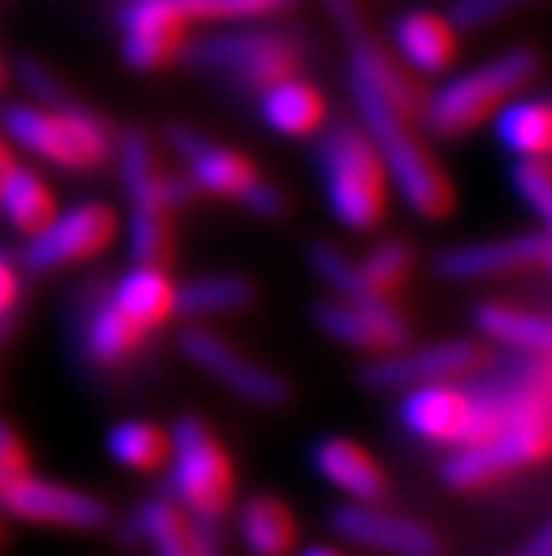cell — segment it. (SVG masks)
Returning a JSON list of instances; mask_svg holds the SVG:
<instances>
[{
	"label": "cell",
	"mask_w": 552,
	"mask_h": 556,
	"mask_svg": "<svg viewBox=\"0 0 552 556\" xmlns=\"http://www.w3.org/2000/svg\"><path fill=\"white\" fill-rule=\"evenodd\" d=\"M167 467L177 507L190 520L220 523L233 500V464L204 420L180 417L174 424Z\"/></svg>",
	"instance_id": "obj_7"
},
{
	"label": "cell",
	"mask_w": 552,
	"mask_h": 556,
	"mask_svg": "<svg viewBox=\"0 0 552 556\" xmlns=\"http://www.w3.org/2000/svg\"><path fill=\"white\" fill-rule=\"evenodd\" d=\"M30 457H27V446L17 437V430L0 417V473H14V470H27Z\"/></svg>",
	"instance_id": "obj_36"
},
{
	"label": "cell",
	"mask_w": 552,
	"mask_h": 556,
	"mask_svg": "<svg viewBox=\"0 0 552 556\" xmlns=\"http://www.w3.org/2000/svg\"><path fill=\"white\" fill-rule=\"evenodd\" d=\"M111 300L143 330H154V327H164L177 314V283L170 280L164 267L133 264V270H127L114 283Z\"/></svg>",
	"instance_id": "obj_22"
},
{
	"label": "cell",
	"mask_w": 552,
	"mask_h": 556,
	"mask_svg": "<svg viewBox=\"0 0 552 556\" xmlns=\"http://www.w3.org/2000/svg\"><path fill=\"white\" fill-rule=\"evenodd\" d=\"M333 530L346 540L386 556H439V536L410 517L380 510V503H346L333 514Z\"/></svg>",
	"instance_id": "obj_17"
},
{
	"label": "cell",
	"mask_w": 552,
	"mask_h": 556,
	"mask_svg": "<svg viewBox=\"0 0 552 556\" xmlns=\"http://www.w3.org/2000/svg\"><path fill=\"white\" fill-rule=\"evenodd\" d=\"M14 71H17L21 84L37 97V104H43V108H57V104H64V100H70L67 90H64V84L57 80V74L50 71L43 61H37V58H21Z\"/></svg>",
	"instance_id": "obj_35"
},
{
	"label": "cell",
	"mask_w": 552,
	"mask_h": 556,
	"mask_svg": "<svg viewBox=\"0 0 552 556\" xmlns=\"http://www.w3.org/2000/svg\"><path fill=\"white\" fill-rule=\"evenodd\" d=\"M11 320H14V317H0V346H4L8 337H11Z\"/></svg>",
	"instance_id": "obj_41"
},
{
	"label": "cell",
	"mask_w": 552,
	"mask_h": 556,
	"mask_svg": "<svg viewBox=\"0 0 552 556\" xmlns=\"http://www.w3.org/2000/svg\"><path fill=\"white\" fill-rule=\"evenodd\" d=\"M167 140L177 154L187 161L190 167V180L196 187V193H214V197H227V200H240L246 211H254L257 217H280L286 200L280 193L277 184H270L246 154L230 147L214 143L210 137H204L200 130L187 127V124H170L167 127Z\"/></svg>",
	"instance_id": "obj_8"
},
{
	"label": "cell",
	"mask_w": 552,
	"mask_h": 556,
	"mask_svg": "<svg viewBox=\"0 0 552 556\" xmlns=\"http://www.w3.org/2000/svg\"><path fill=\"white\" fill-rule=\"evenodd\" d=\"M107 453L127 470L154 473L170 460V433L146 420H120L107 433Z\"/></svg>",
	"instance_id": "obj_28"
},
{
	"label": "cell",
	"mask_w": 552,
	"mask_h": 556,
	"mask_svg": "<svg viewBox=\"0 0 552 556\" xmlns=\"http://www.w3.org/2000/svg\"><path fill=\"white\" fill-rule=\"evenodd\" d=\"M180 58L193 71L220 74L233 80L240 90L260 93L270 84L299 74V67L307 61V43L277 27H246L187 40Z\"/></svg>",
	"instance_id": "obj_6"
},
{
	"label": "cell",
	"mask_w": 552,
	"mask_h": 556,
	"mask_svg": "<svg viewBox=\"0 0 552 556\" xmlns=\"http://www.w3.org/2000/svg\"><path fill=\"white\" fill-rule=\"evenodd\" d=\"M0 214L8 217V224L17 233L34 237L50 220H54L57 200H54V193H50V187L43 184V177L34 167L14 161L4 184H0Z\"/></svg>",
	"instance_id": "obj_24"
},
{
	"label": "cell",
	"mask_w": 552,
	"mask_h": 556,
	"mask_svg": "<svg viewBox=\"0 0 552 556\" xmlns=\"http://www.w3.org/2000/svg\"><path fill=\"white\" fill-rule=\"evenodd\" d=\"M4 84H8V64H4V58H0V90H4Z\"/></svg>",
	"instance_id": "obj_42"
},
{
	"label": "cell",
	"mask_w": 552,
	"mask_h": 556,
	"mask_svg": "<svg viewBox=\"0 0 552 556\" xmlns=\"http://www.w3.org/2000/svg\"><path fill=\"white\" fill-rule=\"evenodd\" d=\"M14 167V157H11V147H8V140H4V134H0V184H4V177H8V170Z\"/></svg>",
	"instance_id": "obj_39"
},
{
	"label": "cell",
	"mask_w": 552,
	"mask_h": 556,
	"mask_svg": "<svg viewBox=\"0 0 552 556\" xmlns=\"http://www.w3.org/2000/svg\"><path fill=\"white\" fill-rule=\"evenodd\" d=\"M539 67H542V58L536 47L529 43L510 47L503 54H496L492 61L449 77L433 93H426L420 121L433 137L457 140L470 134L473 127L486 124L489 117H496L499 108L510 104L526 84L536 80Z\"/></svg>",
	"instance_id": "obj_3"
},
{
	"label": "cell",
	"mask_w": 552,
	"mask_h": 556,
	"mask_svg": "<svg viewBox=\"0 0 552 556\" xmlns=\"http://www.w3.org/2000/svg\"><path fill=\"white\" fill-rule=\"evenodd\" d=\"M519 556H552V533H549V527H539L536 536L523 546Z\"/></svg>",
	"instance_id": "obj_38"
},
{
	"label": "cell",
	"mask_w": 552,
	"mask_h": 556,
	"mask_svg": "<svg viewBox=\"0 0 552 556\" xmlns=\"http://www.w3.org/2000/svg\"><path fill=\"white\" fill-rule=\"evenodd\" d=\"M526 267H549V233L545 230H526L499 240L483 243H463L449 247L433 257V270L442 280H486L499 274H513Z\"/></svg>",
	"instance_id": "obj_14"
},
{
	"label": "cell",
	"mask_w": 552,
	"mask_h": 556,
	"mask_svg": "<svg viewBox=\"0 0 552 556\" xmlns=\"http://www.w3.org/2000/svg\"><path fill=\"white\" fill-rule=\"evenodd\" d=\"M150 330H143L137 320H130L111 293L104 300L90 303V311L84 314L80 327V346L87 353V361L97 367H120L127 364L133 353L143 346Z\"/></svg>",
	"instance_id": "obj_20"
},
{
	"label": "cell",
	"mask_w": 552,
	"mask_h": 556,
	"mask_svg": "<svg viewBox=\"0 0 552 556\" xmlns=\"http://www.w3.org/2000/svg\"><path fill=\"white\" fill-rule=\"evenodd\" d=\"M0 130L27 154L77 174L104 167L114 157L117 137L104 117L77 100H64L57 108L8 104L0 111Z\"/></svg>",
	"instance_id": "obj_4"
},
{
	"label": "cell",
	"mask_w": 552,
	"mask_h": 556,
	"mask_svg": "<svg viewBox=\"0 0 552 556\" xmlns=\"http://www.w3.org/2000/svg\"><path fill=\"white\" fill-rule=\"evenodd\" d=\"M127 250L140 267H170L174 261V224L170 211H130Z\"/></svg>",
	"instance_id": "obj_31"
},
{
	"label": "cell",
	"mask_w": 552,
	"mask_h": 556,
	"mask_svg": "<svg viewBox=\"0 0 552 556\" xmlns=\"http://www.w3.org/2000/svg\"><path fill=\"white\" fill-rule=\"evenodd\" d=\"M346 87L363 121V134L376 147L383 170L393 177L403 204L426 220H442L457 204V190L429 147L416 137V121L399 111L389 93L360 67L346 71Z\"/></svg>",
	"instance_id": "obj_1"
},
{
	"label": "cell",
	"mask_w": 552,
	"mask_h": 556,
	"mask_svg": "<svg viewBox=\"0 0 552 556\" xmlns=\"http://www.w3.org/2000/svg\"><path fill=\"white\" fill-rule=\"evenodd\" d=\"M473 324L492 343L513 346L516 353H529V357H545L552 343L549 317L513 307V303H479L473 311Z\"/></svg>",
	"instance_id": "obj_23"
},
{
	"label": "cell",
	"mask_w": 552,
	"mask_h": 556,
	"mask_svg": "<svg viewBox=\"0 0 552 556\" xmlns=\"http://www.w3.org/2000/svg\"><path fill=\"white\" fill-rule=\"evenodd\" d=\"M529 4V0H453L446 11V21L457 30H479L496 17H506L510 11Z\"/></svg>",
	"instance_id": "obj_34"
},
{
	"label": "cell",
	"mask_w": 552,
	"mask_h": 556,
	"mask_svg": "<svg viewBox=\"0 0 552 556\" xmlns=\"http://www.w3.org/2000/svg\"><path fill=\"white\" fill-rule=\"evenodd\" d=\"M236 523L240 540L254 556H286L296 546V520L277 496H249Z\"/></svg>",
	"instance_id": "obj_26"
},
{
	"label": "cell",
	"mask_w": 552,
	"mask_h": 556,
	"mask_svg": "<svg viewBox=\"0 0 552 556\" xmlns=\"http://www.w3.org/2000/svg\"><path fill=\"white\" fill-rule=\"evenodd\" d=\"M0 540H4V530H0Z\"/></svg>",
	"instance_id": "obj_43"
},
{
	"label": "cell",
	"mask_w": 552,
	"mask_h": 556,
	"mask_svg": "<svg viewBox=\"0 0 552 556\" xmlns=\"http://www.w3.org/2000/svg\"><path fill=\"white\" fill-rule=\"evenodd\" d=\"M496 137L516 157H545L552 143V111L545 97L510 100L496 111Z\"/></svg>",
	"instance_id": "obj_25"
},
{
	"label": "cell",
	"mask_w": 552,
	"mask_h": 556,
	"mask_svg": "<svg viewBox=\"0 0 552 556\" xmlns=\"http://www.w3.org/2000/svg\"><path fill=\"white\" fill-rule=\"evenodd\" d=\"M313 320L333 340L363 350V353H393L410 346V320L396 311L393 300H326L317 303Z\"/></svg>",
	"instance_id": "obj_12"
},
{
	"label": "cell",
	"mask_w": 552,
	"mask_h": 556,
	"mask_svg": "<svg viewBox=\"0 0 552 556\" xmlns=\"http://www.w3.org/2000/svg\"><path fill=\"white\" fill-rule=\"evenodd\" d=\"M257 104H260V117L267 121V127L283 137H310V134H320L326 124L323 93L299 74L260 90Z\"/></svg>",
	"instance_id": "obj_21"
},
{
	"label": "cell",
	"mask_w": 552,
	"mask_h": 556,
	"mask_svg": "<svg viewBox=\"0 0 552 556\" xmlns=\"http://www.w3.org/2000/svg\"><path fill=\"white\" fill-rule=\"evenodd\" d=\"M137 530L157 556H204L196 546L190 517L170 500H146L137 514Z\"/></svg>",
	"instance_id": "obj_29"
},
{
	"label": "cell",
	"mask_w": 552,
	"mask_h": 556,
	"mask_svg": "<svg viewBox=\"0 0 552 556\" xmlns=\"http://www.w3.org/2000/svg\"><path fill=\"white\" fill-rule=\"evenodd\" d=\"M317 473L349 496V503H380L386 496V473L370 450L346 437H326L313 446Z\"/></svg>",
	"instance_id": "obj_18"
},
{
	"label": "cell",
	"mask_w": 552,
	"mask_h": 556,
	"mask_svg": "<svg viewBox=\"0 0 552 556\" xmlns=\"http://www.w3.org/2000/svg\"><path fill=\"white\" fill-rule=\"evenodd\" d=\"M513 190L523 204L539 217L549 220L552 214V174H549V161L545 157H516L513 170H510Z\"/></svg>",
	"instance_id": "obj_33"
},
{
	"label": "cell",
	"mask_w": 552,
	"mask_h": 556,
	"mask_svg": "<svg viewBox=\"0 0 552 556\" xmlns=\"http://www.w3.org/2000/svg\"><path fill=\"white\" fill-rule=\"evenodd\" d=\"M486 364V350L473 340H442L420 350L380 353L363 367V383L373 390H410L420 383H442L476 374Z\"/></svg>",
	"instance_id": "obj_11"
},
{
	"label": "cell",
	"mask_w": 552,
	"mask_h": 556,
	"mask_svg": "<svg viewBox=\"0 0 552 556\" xmlns=\"http://www.w3.org/2000/svg\"><path fill=\"white\" fill-rule=\"evenodd\" d=\"M161 4L183 24L196 21H257V17H273L299 0H161Z\"/></svg>",
	"instance_id": "obj_30"
},
{
	"label": "cell",
	"mask_w": 552,
	"mask_h": 556,
	"mask_svg": "<svg viewBox=\"0 0 552 556\" xmlns=\"http://www.w3.org/2000/svg\"><path fill=\"white\" fill-rule=\"evenodd\" d=\"M317 164L333 217L349 230H373L386 214V170L363 127L330 124L317 143Z\"/></svg>",
	"instance_id": "obj_5"
},
{
	"label": "cell",
	"mask_w": 552,
	"mask_h": 556,
	"mask_svg": "<svg viewBox=\"0 0 552 556\" xmlns=\"http://www.w3.org/2000/svg\"><path fill=\"white\" fill-rule=\"evenodd\" d=\"M413 264H416V257H413L410 240L396 237V240H383L363 264H357V270H360L363 287L373 296L393 300L399 290H403V283L410 280Z\"/></svg>",
	"instance_id": "obj_32"
},
{
	"label": "cell",
	"mask_w": 552,
	"mask_h": 556,
	"mask_svg": "<svg viewBox=\"0 0 552 556\" xmlns=\"http://www.w3.org/2000/svg\"><path fill=\"white\" fill-rule=\"evenodd\" d=\"M393 47L399 61L416 74H442L457 61V27L439 14L429 11H410L396 17L389 27Z\"/></svg>",
	"instance_id": "obj_19"
},
{
	"label": "cell",
	"mask_w": 552,
	"mask_h": 556,
	"mask_svg": "<svg viewBox=\"0 0 552 556\" xmlns=\"http://www.w3.org/2000/svg\"><path fill=\"white\" fill-rule=\"evenodd\" d=\"M299 556H339L336 549H330V546H310V549H304Z\"/></svg>",
	"instance_id": "obj_40"
},
{
	"label": "cell",
	"mask_w": 552,
	"mask_h": 556,
	"mask_svg": "<svg viewBox=\"0 0 552 556\" xmlns=\"http://www.w3.org/2000/svg\"><path fill=\"white\" fill-rule=\"evenodd\" d=\"M114 157L130 197V211H177L196 197L190 177H170L157 170L154 147L140 127H124L114 137Z\"/></svg>",
	"instance_id": "obj_16"
},
{
	"label": "cell",
	"mask_w": 552,
	"mask_h": 556,
	"mask_svg": "<svg viewBox=\"0 0 552 556\" xmlns=\"http://www.w3.org/2000/svg\"><path fill=\"white\" fill-rule=\"evenodd\" d=\"M117 30L124 64L140 74L167 67L187 43V27L161 0H124L117 8Z\"/></svg>",
	"instance_id": "obj_15"
},
{
	"label": "cell",
	"mask_w": 552,
	"mask_h": 556,
	"mask_svg": "<svg viewBox=\"0 0 552 556\" xmlns=\"http://www.w3.org/2000/svg\"><path fill=\"white\" fill-rule=\"evenodd\" d=\"M0 510L27 523L74 527V530H97L111 517L104 500H97L87 490L64 486L57 480H43L30 467L0 473Z\"/></svg>",
	"instance_id": "obj_10"
},
{
	"label": "cell",
	"mask_w": 552,
	"mask_h": 556,
	"mask_svg": "<svg viewBox=\"0 0 552 556\" xmlns=\"http://www.w3.org/2000/svg\"><path fill=\"white\" fill-rule=\"evenodd\" d=\"M21 274L17 267L11 264V257L0 254V317H14L17 311V303H21Z\"/></svg>",
	"instance_id": "obj_37"
},
{
	"label": "cell",
	"mask_w": 552,
	"mask_h": 556,
	"mask_svg": "<svg viewBox=\"0 0 552 556\" xmlns=\"http://www.w3.org/2000/svg\"><path fill=\"white\" fill-rule=\"evenodd\" d=\"M254 303V283L240 274H210L177 287V314L200 320L233 314Z\"/></svg>",
	"instance_id": "obj_27"
},
{
	"label": "cell",
	"mask_w": 552,
	"mask_h": 556,
	"mask_svg": "<svg viewBox=\"0 0 552 556\" xmlns=\"http://www.w3.org/2000/svg\"><path fill=\"white\" fill-rule=\"evenodd\" d=\"M549 364L545 357H523L513 410L503 430L489 440L460 446L442 464V480L453 490H483L492 480L536 467L549 457L552 420H549Z\"/></svg>",
	"instance_id": "obj_2"
},
{
	"label": "cell",
	"mask_w": 552,
	"mask_h": 556,
	"mask_svg": "<svg viewBox=\"0 0 552 556\" xmlns=\"http://www.w3.org/2000/svg\"><path fill=\"white\" fill-rule=\"evenodd\" d=\"M180 350L187 353L190 364H196L200 370L210 374L214 380H220L223 387H230L233 393H240L243 400L260 403V407H280V403L286 400V393H290L286 383L273 370L246 361L243 353H236L214 330L187 327L180 333Z\"/></svg>",
	"instance_id": "obj_13"
},
{
	"label": "cell",
	"mask_w": 552,
	"mask_h": 556,
	"mask_svg": "<svg viewBox=\"0 0 552 556\" xmlns=\"http://www.w3.org/2000/svg\"><path fill=\"white\" fill-rule=\"evenodd\" d=\"M120 230L117 211L100 200H84L67 211H57L40 233L27 237L24 267L30 274H50L67 264L93 261L114 243Z\"/></svg>",
	"instance_id": "obj_9"
}]
</instances>
